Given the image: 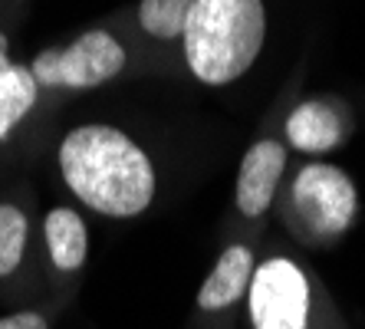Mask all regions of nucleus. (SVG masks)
I'll use <instances>...</instances> for the list:
<instances>
[{"label": "nucleus", "mask_w": 365, "mask_h": 329, "mask_svg": "<svg viewBox=\"0 0 365 329\" xmlns=\"http://www.w3.org/2000/svg\"><path fill=\"white\" fill-rule=\"evenodd\" d=\"M56 165L69 194L106 218H138L155 198L152 158L115 126L69 128Z\"/></svg>", "instance_id": "1"}, {"label": "nucleus", "mask_w": 365, "mask_h": 329, "mask_svg": "<svg viewBox=\"0 0 365 329\" xmlns=\"http://www.w3.org/2000/svg\"><path fill=\"white\" fill-rule=\"evenodd\" d=\"M264 0H195L185 26L187 66L201 83L227 86L264 50Z\"/></svg>", "instance_id": "2"}, {"label": "nucleus", "mask_w": 365, "mask_h": 329, "mask_svg": "<svg viewBox=\"0 0 365 329\" xmlns=\"http://www.w3.org/2000/svg\"><path fill=\"white\" fill-rule=\"evenodd\" d=\"M125 69V46L109 30H86L69 46L40 50L30 63L40 89H96Z\"/></svg>", "instance_id": "3"}, {"label": "nucleus", "mask_w": 365, "mask_h": 329, "mask_svg": "<svg viewBox=\"0 0 365 329\" xmlns=\"http://www.w3.org/2000/svg\"><path fill=\"white\" fill-rule=\"evenodd\" d=\"M289 201H293V214L299 218V224L316 237L346 234L359 211V194L352 178L326 161H309L299 168Z\"/></svg>", "instance_id": "4"}, {"label": "nucleus", "mask_w": 365, "mask_h": 329, "mask_svg": "<svg viewBox=\"0 0 365 329\" xmlns=\"http://www.w3.org/2000/svg\"><path fill=\"white\" fill-rule=\"evenodd\" d=\"M247 306L254 329H309V280L293 260L270 257L254 267Z\"/></svg>", "instance_id": "5"}, {"label": "nucleus", "mask_w": 365, "mask_h": 329, "mask_svg": "<svg viewBox=\"0 0 365 329\" xmlns=\"http://www.w3.org/2000/svg\"><path fill=\"white\" fill-rule=\"evenodd\" d=\"M287 168V148L273 138H260L247 148L237 171V208L244 218H264L273 204V194L280 188Z\"/></svg>", "instance_id": "6"}, {"label": "nucleus", "mask_w": 365, "mask_h": 329, "mask_svg": "<svg viewBox=\"0 0 365 329\" xmlns=\"http://www.w3.org/2000/svg\"><path fill=\"white\" fill-rule=\"evenodd\" d=\"M287 138L297 152H332L349 138L346 106L332 99H306L287 116Z\"/></svg>", "instance_id": "7"}, {"label": "nucleus", "mask_w": 365, "mask_h": 329, "mask_svg": "<svg viewBox=\"0 0 365 329\" xmlns=\"http://www.w3.org/2000/svg\"><path fill=\"white\" fill-rule=\"evenodd\" d=\"M43 247L56 277H76L89 257V228L76 208H50L43 214Z\"/></svg>", "instance_id": "8"}, {"label": "nucleus", "mask_w": 365, "mask_h": 329, "mask_svg": "<svg viewBox=\"0 0 365 329\" xmlns=\"http://www.w3.org/2000/svg\"><path fill=\"white\" fill-rule=\"evenodd\" d=\"M254 277V253L250 247L234 244L221 253V260L214 263V270L204 277L201 290H197V306L204 313H217L227 310L247 293Z\"/></svg>", "instance_id": "9"}, {"label": "nucleus", "mask_w": 365, "mask_h": 329, "mask_svg": "<svg viewBox=\"0 0 365 329\" xmlns=\"http://www.w3.org/2000/svg\"><path fill=\"white\" fill-rule=\"evenodd\" d=\"M36 96H40V86L30 66L10 63L7 69H0V142H7L20 122L34 112Z\"/></svg>", "instance_id": "10"}, {"label": "nucleus", "mask_w": 365, "mask_h": 329, "mask_svg": "<svg viewBox=\"0 0 365 329\" xmlns=\"http://www.w3.org/2000/svg\"><path fill=\"white\" fill-rule=\"evenodd\" d=\"M30 214L14 201H0V283H10L30 257Z\"/></svg>", "instance_id": "11"}, {"label": "nucleus", "mask_w": 365, "mask_h": 329, "mask_svg": "<svg viewBox=\"0 0 365 329\" xmlns=\"http://www.w3.org/2000/svg\"><path fill=\"white\" fill-rule=\"evenodd\" d=\"M191 7H195V0H142L138 4V24L148 36L175 40V36H185Z\"/></svg>", "instance_id": "12"}, {"label": "nucleus", "mask_w": 365, "mask_h": 329, "mask_svg": "<svg viewBox=\"0 0 365 329\" xmlns=\"http://www.w3.org/2000/svg\"><path fill=\"white\" fill-rule=\"evenodd\" d=\"M0 329H50V320L40 310H20L10 316H0Z\"/></svg>", "instance_id": "13"}, {"label": "nucleus", "mask_w": 365, "mask_h": 329, "mask_svg": "<svg viewBox=\"0 0 365 329\" xmlns=\"http://www.w3.org/2000/svg\"><path fill=\"white\" fill-rule=\"evenodd\" d=\"M10 66V40L7 34H0V69H7Z\"/></svg>", "instance_id": "14"}]
</instances>
